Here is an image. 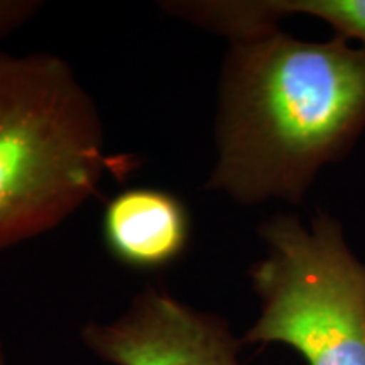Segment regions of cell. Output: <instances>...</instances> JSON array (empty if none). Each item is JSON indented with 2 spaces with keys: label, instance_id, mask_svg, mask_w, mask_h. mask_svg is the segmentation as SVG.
I'll return each mask as SVG.
<instances>
[{
  "label": "cell",
  "instance_id": "6da1fadb",
  "mask_svg": "<svg viewBox=\"0 0 365 365\" xmlns=\"http://www.w3.org/2000/svg\"><path fill=\"white\" fill-rule=\"evenodd\" d=\"M365 132V48L279 27L235 41L223 58L217 161L205 188L250 207L301 205L318 173Z\"/></svg>",
  "mask_w": 365,
  "mask_h": 365
},
{
  "label": "cell",
  "instance_id": "7a4b0ae2",
  "mask_svg": "<svg viewBox=\"0 0 365 365\" xmlns=\"http://www.w3.org/2000/svg\"><path fill=\"white\" fill-rule=\"evenodd\" d=\"M139 163L108 153L97 105L68 61L0 51V250L51 232L105 178Z\"/></svg>",
  "mask_w": 365,
  "mask_h": 365
},
{
  "label": "cell",
  "instance_id": "3957f363",
  "mask_svg": "<svg viewBox=\"0 0 365 365\" xmlns=\"http://www.w3.org/2000/svg\"><path fill=\"white\" fill-rule=\"evenodd\" d=\"M267 254L249 276L261 312L242 344H282L308 365H365V264L341 223L276 213L257 228Z\"/></svg>",
  "mask_w": 365,
  "mask_h": 365
},
{
  "label": "cell",
  "instance_id": "277c9868",
  "mask_svg": "<svg viewBox=\"0 0 365 365\" xmlns=\"http://www.w3.org/2000/svg\"><path fill=\"white\" fill-rule=\"evenodd\" d=\"M81 340L112 365H242L227 319L200 312L154 286L140 289L120 317L88 322Z\"/></svg>",
  "mask_w": 365,
  "mask_h": 365
},
{
  "label": "cell",
  "instance_id": "5b68a950",
  "mask_svg": "<svg viewBox=\"0 0 365 365\" xmlns=\"http://www.w3.org/2000/svg\"><path fill=\"white\" fill-rule=\"evenodd\" d=\"M102 239L122 266L143 272L170 267L190 245V208L171 191L127 188L105 205Z\"/></svg>",
  "mask_w": 365,
  "mask_h": 365
},
{
  "label": "cell",
  "instance_id": "8992f818",
  "mask_svg": "<svg viewBox=\"0 0 365 365\" xmlns=\"http://www.w3.org/2000/svg\"><path fill=\"white\" fill-rule=\"evenodd\" d=\"M277 22L287 16H313L325 21L349 41L365 48V0H264Z\"/></svg>",
  "mask_w": 365,
  "mask_h": 365
},
{
  "label": "cell",
  "instance_id": "52a82bcc",
  "mask_svg": "<svg viewBox=\"0 0 365 365\" xmlns=\"http://www.w3.org/2000/svg\"><path fill=\"white\" fill-rule=\"evenodd\" d=\"M41 9L39 0H0V41L33 21Z\"/></svg>",
  "mask_w": 365,
  "mask_h": 365
},
{
  "label": "cell",
  "instance_id": "ba28073f",
  "mask_svg": "<svg viewBox=\"0 0 365 365\" xmlns=\"http://www.w3.org/2000/svg\"><path fill=\"white\" fill-rule=\"evenodd\" d=\"M0 365H6V355H4L2 341H0Z\"/></svg>",
  "mask_w": 365,
  "mask_h": 365
}]
</instances>
